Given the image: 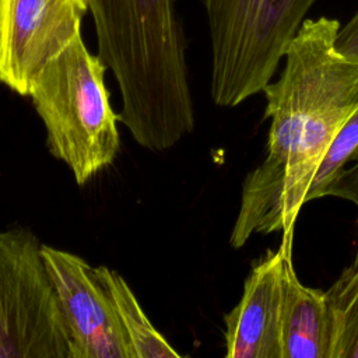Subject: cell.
Returning <instances> with one entry per match:
<instances>
[{"mask_svg":"<svg viewBox=\"0 0 358 358\" xmlns=\"http://www.w3.org/2000/svg\"><path fill=\"white\" fill-rule=\"evenodd\" d=\"M340 22L306 18L291 41L280 78L268 83L267 154L243 183L229 245L281 231L292 239L296 217L331 141L358 109V59L337 50Z\"/></svg>","mask_w":358,"mask_h":358,"instance_id":"6da1fadb","label":"cell"},{"mask_svg":"<svg viewBox=\"0 0 358 358\" xmlns=\"http://www.w3.org/2000/svg\"><path fill=\"white\" fill-rule=\"evenodd\" d=\"M87 3L98 56L120 90V122L147 150L173 147L196 123L178 0Z\"/></svg>","mask_w":358,"mask_h":358,"instance_id":"7a4b0ae2","label":"cell"},{"mask_svg":"<svg viewBox=\"0 0 358 358\" xmlns=\"http://www.w3.org/2000/svg\"><path fill=\"white\" fill-rule=\"evenodd\" d=\"M105 71L78 35L42 69L28 94L50 154L69 166L77 185L109 166L120 148V117L112 109Z\"/></svg>","mask_w":358,"mask_h":358,"instance_id":"3957f363","label":"cell"},{"mask_svg":"<svg viewBox=\"0 0 358 358\" xmlns=\"http://www.w3.org/2000/svg\"><path fill=\"white\" fill-rule=\"evenodd\" d=\"M211 41V98L236 106L263 92L316 0H200Z\"/></svg>","mask_w":358,"mask_h":358,"instance_id":"277c9868","label":"cell"},{"mask_svg":"<svg viewBox=\"0 0 358 358\" xmlns=\"http://www.w3.org/2000/svg\"><path fill=\"white\" fill-rule=\"evenodd\" d=\"M69 347L42 243L27 228L0 231V358H69Z\"/></svg>","mask_w":358,"mask_h":358,"instance_id":"5b68a950","label":"cell"},{"mask_svg":"<svg viewBox=\"0 0 358 358\" xmlns=\"http://www.w3.org/2000/svg\"><path fill=\"white\" fill-rule=\"evenodd\" d=\"M42 256L69 336V358H133L96 268L78 255L42 243Z\"/></svg>","mask_w":358,"mask_h":358,"instance_id":"8992f818","label":"cell"},{"mask_svg":"<svg viewBox=\"0 0 358 358\" xmlns=\"http://www.w3.org/2000/svg\"><path fill=\"white\" fill-rule=\"evenodd\" d=\"M87 0H0V83L28 95L42 69L78 35Z\"/></svg>","mask_w":358,"mask_h":358,"instance_id":"52a82bcc","label":"cell"},{"mask_svg":"<svg viewBox=\"0 0 358 358\" xmlns=\"http://www.w3.org/2000/svg\"><path fill=\"white\" fill-rule=\"evenodd\" d=\"M289 250L292 241L282 239L252 266L238 305L224 315L227 358H282V270Z\"/></svg>","mask_w":358,"mask_h":358,"instance_id":"ba28073f","label":"cell"},{"mask_svg":"<svg viewBox=\"0 0 358 358\" xmlns=\"http://www.w3.org/2000/svg\"><path fill=\"white\" fill-rule=\"evenodd\" d=\"M280 327L282 358H329L330 317L326 292L309 288L298 280L292 250L284 260Z\"/></svg>","mask_w":358,"mask_h":358,"instance_id":"9c48e42d","label":"cell"},{"mask_svg":"<svg viewBox=\"0 0 358 358\" xmlns=\"http://www.w3.org/2000/svg\"><path fill=\"white\" fill-rule=\"evenodd\" d=\"M99 280L108 289L133 358H180L165 337L152 326L126 280L105 266L95 267Z\"/></svg>","mask_w":358,"mask_h":358,"instance_id":"30bf717a","label":"cell"},{"mask_svg":"<svg viewBox=\"0 0 358 358\" xmlns=\"http://www.w3.org/2000/svg\"><path fill=\"white\" fill-rule=\"evenodd\" d=\"M330 317L329 358H358V263L324 291Z\"/></svg>","mask_w":358,"mask_h":358,"instance_id":"8fae6325","label":"cell"},{"mask_svg":"<svg viewBox=\"0 0 358 358\" xmlns=\"http://www.w3.org/2000/svg\"><path fill=\"white\" fill-rule=\"evenodd\" d=\"M358 159V109L347 119L334 140L331 141L326 155L323 157L315 178L305 197L312 201L323 197L327 185L341 172L348 164Z\"/></svg>","mask_w":358,"mask_h":358,"instance_id":"7c38bea8","label":"cell"},{"mask_svg":"<svg viewBox=\"0 0 358 358\" xmlns=\"http://www.w3.org/2000/svg\"><path fill=\"white\" fill-rule=\"evenodd\" d=\"M324 196H336L352 201L358 207V159L354 165L344 168L338 175L327 185L323 192ZM352 263H358V218H357V252Z\"/></svg>","mask_w":358,"mask_h":358,"instance_id":"4fadbf2b","label":"cell"},{"mask_svg":"<svg viewBox=\"0 0 358 358\" xmlns=\"http://www.w3.org/2000/svg\"><path fill=\"white\" fill-rule=\"evenodd\" d=\"M336 48L343 55L358 59V11L344 27L338 28Z\"/></svg>","mask_w":358,"mask_h":358,"instance_id":"5bb4252c","label":"cell"}]
</instances>
